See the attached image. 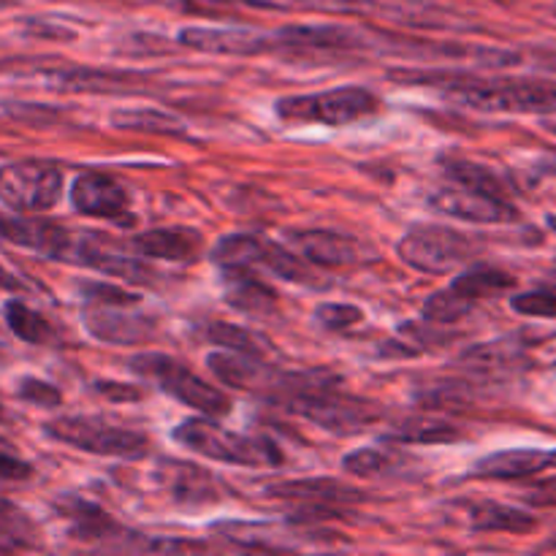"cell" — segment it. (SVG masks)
<instances>
[{"label": "cell", "instance_id": "obj_21", "mask_svg": "<svg viewBox=\"0 0 556 556\" xmlns=\"http://www.w3.org/2000/svg\"><path fill=\"white\" fill-rule=\"evenodd\" d=\"M556 465V451H538V448H516L500 451V454L483 456L472 476L476 478H494V481H516V478H530L538 472L548 470Z\"/></svg>", "mask_w": 556, "mask_h": 556}, {"label": "cell", "instance_id": "obj_7", "mask_svg": "<svg viewBox=\"0 0 556 556\" xmlns=\"http://www.w3.org/2000/svg\"><path fill=\"white\" fill-rule=\"evenodd\" d=\"M63 193V172L54 163L14 161L0 166V201L14 212H47Z\"/></svg>", "mask_w": 556, "mask_h": 556}, {"label": "cell", "instance_id": "obj_41", "mask_svg": "<svg viewBox=\"0 0 556 556\" xmlns=\"http://www.w3.org/2000/svg\"><path fill=\"white\" fill-rule=\"evenodd\" d=\"M22 288H25V282H22L14 271H9L0 264V291H22Z\"/></svg>", "mask_w": 556, "mask_h": 556}, {"label": "cell", "instance_id": "obj_37", "mask_svg": "<svg viewBox=\"0 0 556 556\" xmlns=\"http://www.w3.org/2000/svg\"><path fill=\"white\" fill-rule=\"evenodd\" d=\"M16 396L38 407H58L63 402L60 389H54L52 383H43L38 378H22L20 386H16Z\"/></svg>", "mask_w": 556, "mask_h": 556}, {"label": "cell", "instance_id": "obj_17", "mask_svg": "<svg viewBox=\"0 0 556 556\" xmlns=\"http://www.w3.org/2000/svg\"><path fill=\"white\" fill-rule=\"evenodd\" d=\"M58 514L68 521L74 538H81V541L106 543V546H112L114 541H119V546H125V543L130 546V541H139V535L125 532L123 527L114 525L112 516L103 508H98L96 503H90V500L68 494V497H63L58 503Z\"/></svg>", "mask_w": 556, "mask_h": 556}, {"label": "cell", "instance_id": "obj_40", "mask_svg": "<svg viewBox=\"0 0 556 556\" xmlns=\"http://www.w3.org/2000/svg\"><path fill=\"white\" fill-rule=\"evenodd\" d=\"M288 3L304 5V9H318V11H358L367 9L372 0H288Z\"/></svg>", "mask_w": 556, "mask_h": 556}, {"label": "cell", "instance_id": "obj_38", "mask_svg": "<svg viewBox=\"0 0 556 556\" xmlns=\"http://www.w3.org/2000/svg\"><path fill=\"white\" fill-rule=\"evenodd\" d=\"M30 476V462L22 459L16 451H11V445H5L3 440H0V481H27Z\"/></svg>", "mask_w": 556, "mask_h": 556}, {"label": "cell", "instance_id": "obj_27", "mask_svg": "<svg viewBox=\"0 0 556 556\" xmlns=\"http://www.w3.org/2000/svg\"><path fill=\"white\" fill-rule=\"evenodd\" d=\"M3 315H5V326H9L22 342H30V345H52V342L58 340L54 326L49 324L43 315H38L36 309L27 307L25 302H20V299L5 302Z\"/></svg>", "mask_w": 556, "mask_h": 556}, {"label": "cell", "instance_id": "obj_36", "mask_svg": "<svg viewBox=\"0 0 556 556\" xmlns=\"http://www.w3.org/2000/svg\"><path fill=\"white\" fill-rule=\"evenodd\" d=\"M315 318H318V324L326 326V329L342 331L356 326L364 315L362 309L353 307V304H320V307L315 309Z\"/></svg>", "mask_w": 556, "mask_h": 556}, {"label": "cell", "instance_id": "obj_44", "mask_svg": "<svg viewBox=\"0 0 556 556\" xmlns=\"http://www.w3.org/2000/svg\"><path fill=\"white\" fill-rule=\"evenodd\" d=\"M546 128L552 130V134H556V123H546Z\"/></svg>", "mask_w": 556, "mask_h": 556}, {"label": "cell", "instance_id": "obj_28", "mask_svg": "<svg viewBox=\"0 0 556 556\" xmlns=\"http://www.w3.org/2000/svg\"><path fill=\"white\" fill-rule=\"evenodd\" d=\"M114 128L139 130V134H161V136H182L185 125L177 117L157 109H114L112 112Z\"/></svg>", "mask_w": 556, "mask_h": 556}, {"label": "cell", "instance_id": "obj_8", "mask_svg": "<svg viewBox=\"0 0 556 556\" xmlns=\"http://www.w3.org/2000/svg\"><path fill=\"white\" fill-rule=\"evenodd\" d=\"M472 242L465 233L443 226H413L396 244L407 266L427 275H445L472 255Z\"/></svg>", "mask_w": 556, "mask_h": 556}, {"label": "cell", "instance_id": "obj_34", "mask_svg": "<svg viewBox=\"0 0 556 556\" xmlns=\"http://www.w3.org/2000/svg\"><path fill=\"white\" fill-rule=\"evenodd\" d=\"M470 309V304L462 302L456 293H451L448 288H445V291L432 293V296L427 299V304H424V318H427L429 324H454V320L465 318Z\"/></svg>", "mask_w": 556, "mask_h": 556}, {"label": "cell", "instance_id": "obj_5", "mask_svg": "<svg viewBox=\"0 0 556 556\" xmlns=\"http://www.w3.org/2000/svg\"><path fill=\"white\" fill-rule=\"evenodd\" d=\"M380 109V98L367 87H334V90L291 96L277 101V117L286 123L351 125Z\"/></svg>", "mask_w": 556, "mask_h": 556}, {"label": "cell", "instance_id": "obj_11", "mask_svg": "<svg viewBox=\"0 0 556 556\" xmlns=\"http://www.w3.org/2000/svg\"><path fill=\"white\" fill-rule=\"evenodd\" d=\"M0 239L16 248L33 250L52 261H65L71 264L76 242L79 239L63 228L60 223L41 220V217H5L0 215Z\"/></svg>", "mask_w": 556, "mask_h": 556}, {"label": "cell", "instance_id": "obj_24", "mask_svg": "<svg viewBox=\"0 0 556 556\" xmlns=\"http://www.w3.org/2000/svg\"><path fill=\"white\" fill-rule=\"evenodd\" d=\"M510 288H516L514 275L497 269V266L476 264L470 266V269L462 271V275H456L454 280H451L448 291L456 293L462 302H467L472 307V304L481 302V299L500 296V293L510 291Z\"/></svg>", "mask_w": 556, "mask_h": 556}, {"label": "cell", "instance_id": "obj_3", "mask_svg": "<svg viewBox=\"0 0 556 556\" xmlns=\"http://www.w3.org/2000/svg\"><path fill=\"white\" fill-rule=\"evenodd\" d=\"M128 367L130 372L152 380L168 396L193 407V410L204 413V416L223 418L231 413V400L220 389H215V386L201 380L195 372H190L188 367H182L177 358L163 356V353H141V356L130 358Z\"/></svg>", "mask_w": 556, "mask_h": 556}, {"label": "cell", "instance_id": "obj_12", "mask_svg": "<svg viewBox=\"0 0 556 556\" xmlns=\"http://www.w3.org/2000/svg\"><path fill=\"white\" fill-rule=\"evenodd\" d=\"M206 364H210V369L215 372V378L228 383L231 389L269 396V400H275V396L280 394L282 380H286V372L261 362V356H248V353H212V356L206 358Z\"/></svg>", "mask_w": 556, "mask_h": 556}, {"label": "cell", "instance_id": "obj_32", "mask_svg": "<svg viewBox=\"0 0 556 556\" xmlns=\"http://www.w3.org/2000/svg\"><path fill=\"white\" fill-rule=\"evenodd\" d=\"M400 465V456H396L394 451L386 448H358L342 459V470L358 478H380Z\"/></svg>", "mask_w": 556, "mask_h": 556}, {"label": "cell", "instance_id": "obj_23", "mask_svg": "<svg viewBox=\"0 0 556 556\" xmlns=\"http://www.w3.org/2000/svg\"><path fill=\"white\" fill-rule=\"evenodd\" d=\"M49 85L65 92H109L128 90L134 87L139 74H123V71H96V68H49Z\"/></svg>", "mask_w": 556, "mask_h": 556}, {"label": "cell", "instance_id": "obj_9", "mask_svg": "<svg viewBox=\"0 0 556 556\" xmlns=\"http://www.w3.org/2000/svg\"><path fill=\"white\" fill-rule=\"evenodd\" d=\"M139 302H98L85 299L81 320L96 340L112 345H136L155 334L157 324L150 315L139 313Z\"/></svg>", "mask_w": 556, "mask_h": 556}, {"label": "cell", "instance_id": "obj_45", "mask_svg": "<svg viewBox=\"0 0 556 556\" xmlns=\"http://www.w3.org/2000/svg\"><path fill=\"white\" fill-rule=\"evenodd\" d=\"M9 68V63H5V60H0V71H5Z\"/></svg>", "mask_w": 556, "mask_h": 556}, {"label": "cell", "instance_id": "obj_10", "mask_svg": "<svg viewBox=\"0 0 556 556\" xmlns=\"http://www.w3.org/2000/svg\"><path fill=\"white\" fill-rule=\"evenodd\" d=\"M429 204L440 215L456 217L465 223H481V226H494V223H514L519 220V210L503 195L481 193V190L465 188H440L429 195Z\"/></svg>", "mask_w": 556, "mask_h": 556}, {"label": "cell", "instance_id": "obj_43", "mask_svg": "<svg viewBox=\"0 0 556 556\" xmlns=\"http://www.w3.org/2000/svg\"><path fill=\"white\" fill-rule=\"evenodd\" d=\"M14 3V0H0V9H5V5H11Z\"/></svg>", "mask_w": 556, "mask_h": 556}, {"label": "cell", "instance_id": "obj_19", "mask_svg": "<svg viewBox=\"0 0 556 556\" xmlns=\"http://www.w3.org/2000/svg\"><path fill=\"white\" fill-rule=\"evenodd\" d=\"M275 52H348L362 38L340 25H286L271 33Z\"/></svg>", "mask_w": 556, "mask_h": 556}, {"label": "cell", "instance_id": "obj_6", "mask_svg": "<svg viewBox=\"0 0 556 556\" xmlns=\"http://www.w3.org/2000/svg\"><path fill=\"white\" fill-rule=\"evenodd\" d=\"M43 432L58 443L71 445L76 451L96 456H112V459H141L147 456V438L134 429L114 427V424L103 421V418H87V416H68L49 421Z\"/></svg>", "mask_w": 556, "mask_h": 556}, {"label": "cell", "instance_id": "obj_2", "mask_svg": "<svg viewBox=\"0 0 556 556\" xmlns=\"http://www.w3.org/2000/svg\"><path fill=\"white\" fill-rule=\"evenodd\" d=\"M174 440L193 454L223 462V465L275 467L282 462L280 448L269 438H248V434L228 432L210 416L182 421L174 429Z\"/></svg>", "mask_w": 556, "mask_h": 556}, {"label": "cell", "instance_id": "obj_31", "mask_svg": "<svg viewBox=\"0 0 556 556\" xmlns=\"http://www.w3.org/2000/svg\"><path fill=\"white\" fill-rule=\"evenodd\" d=\"M204 337L210 342H215V345H223L226 351L248 353V356H264L266 348H269L264 342V337L233 324H210L204 329Z\"/></svg>", "mask_w": 556, "mask_h": 556}, {"label": "cell", "instance_id": "obj_18", "mask_svg": "<svg viewBox=\"0 0 556 556\" xmlns=\"http://www.w3.org/2000/svg\"><path fill=\"white\" fill-rule=\"evenodd\" d=\"M71 264L87 266V269H96L101 275L117 277V280L134 282V286H147V282H155V269L144 264V261L134 258V255L117 253V250H109L106 244L98 242L96 237H81L76 242L74 255H71Z\"/></svg>", "mask_w": 556, "mask_h": 556}, {"label": "cell", "instance_id": "obj_30", "mask_svg": "<svg viewBox=\"0 0 556 556\" xmlns=\"http://www.w3.org/2000/svg\"><path fill=\"white\" fill-rule=\"evenodd\" d=\"M38 543V530L30 521V516L14 503L0 500V546L14 548H33Z\"/></svg>", "mask_w": 556, "mask_h": 556}, {"label": "cell", "instance_id": "obj_1", "mask_svg": "<svg viewBox=\"0 0 556 556\" xmlns=\"http://www.w3.org/2000/svg\"><path fill=\"white\" fill-rule=\"evenodd\" d=\"M424 74L418 81H432L445 90L451 101L462 103L476 112L497 114H538V117H556V85L552 81H527V79H481V76H456V74Z\"/></svg>", "mask_w": 556, "mask_h": 556}, {"label": "cell", "instance_id": "obj_33", "mask_svg": "<svg viewBox=\"0 0 556 556\" xmlns=\"http://www.w3.org/2000/svg\"><path fill=\"white\" fill-rule=\"evenodd\" d=\"M462 434L456 432L451 424L443 421H407L400 429L389 434L391 443H451V440H459Z\"/></svg>", "mask_w": 556, "mask_h": 556}, {"label": "cell", "instance_id": "obj_39", "mask_svg": "<svg viewBox=\"0 0 556 556\" xmlns=\"http://www.w3.org/2000/svg\"><path fill=\"white\" fill-rule=\"evenodd\" d=\"M92 391H98L101 396L114 402H136L141 400V391L136 386H125V383H114V380H96L92 383Z\"/></svg>", "mask_w": 556, "mask_h": 556}, {"label": "cell", "instance_id": "obj_4", "mask_svg": "<svg viewBox=\"0 0 556 556\" xmlns=\"http://www.w3.org/2000/svg\"><path fill=\"white\" fill-rule=\"evenodd\" d=\"M212 261L217 266H248V269H266L275 277L302 286H318L309 261L293 255L261 233H228L212 250Z\"/></svg>", "mask_w": 556, "mask_h": 556}, {"label": "cell", "instance_id": "obj_35", "mask_svg": "<svg viewBox=\"0 0 556 556\" xmlns=\"http://www.w3.org/2000/svg\"><path fill=\"white\" fill-rule=\"evenodd\" d=\"M510 307L521 315H532V318H556V288L546 286L519 293L510 299Z\"/></svg>", "mask_w": 556, "mask_h": 556}, {"label": "cell", "instance_id": "obj_13", "mask_svg": "<svg viewBox=\"0 0 556 556\" xmlns=\"http://www.w3.org/2000/svg\"><path fill=\"white\" fill-rule=\"evenodd\" d=\"M182 47L195 49V52L210 54H231V58H255V54L275 52L271 33L248 30V27H182L177 36Z\"/></svg>", "mask_w": 556, "mask_h": 556}, {"label": "cell", "instance_id": "obj_22", "mask_svg": "<svg viewBox=\"0 0 556 556\" xmlns=\"http://www.w3.org/2000/svg\"><path fill=\"white\" fill-rule=\"evenodd\" d=\"M134 248L150 258L174 261V264H190L201 255L204 239L193 228H155L134 239Z\"/></svg>", "mask_w": 556, "mask_h": 556}, {"label": "cell", "instance_id": "obj_26", "mask_svg": "<svg viewBox=\"0 0 556 556\" xmlns=\"http://www.w3.org/2000/svg\"><path fill=\"white\" fill-rule=\"evenodd\" d=\"M275 497H291V500H307L315 505H331V503H358L362 494L351 486H340L334 481H291L280 483V486L269 489Z\"/></svg>", "mask_w": 556, "mask_h": 556}, {"label": "cell", "instance_id": "obj_16", "mask_svg": "<svg viewBox=\"0 0 556 556\" xmlns=\"http://www.w3.org/2000/svg\"><path fill=\"white\" fill-rule=\"evenodd\" d=\"M155 481L179 505H206L220 500L217 478L190 462L161 459L155 467Z\"/></svg>", "mask_w": 556, "mask_h": 556}, {"label": "cell", "instance_id": "obj_14", "mask_svg": "<svg viewBox=\"0 0 556 556\" xmlns=\"http://www.w3.org/2000/svg\"><path fill=\"white\" fill-rule=\"evenodd\" d=\"M288 244L315 266H356L372 258V250L351 233L340 231H288Z\"/></svg>", "mask_w": 556, "mask_h": 556}, {"label": "cell", "instance_id": "obj_29", "mask_svg": "<svg viewBox=\"0 0 556 556\" xmlns=\"http://www.w3.org/2000/svg\"><path fill=\"white\" fill-rule=\"evenodd\" d=\"M443 174L454 185H465V188L481 190V193L503 195L505 199V182L492 172V168L481 166V163L462 161V157H443Z\"/></svg>", "mask_w": 556, "mask_h": 556}, {"label": "cell", "instance_id": "obj_20", "mask_svg": "<svg viewBox=\"0 0 556 556\" xmlns=\"http://www.w3.org/2000/svg\"><path fill=\"white\" fill-rule=\"evenodd\" d=\"M220 271L223 282H226V302L233 309L258 315V318L277 313V293L264 280L255 277V269H248V266H220Z\"/></svg>", "mask_w": 556, "mask_h": 556}, {"label": "cell", "instance_id": "obj_15", "mask_svg": "<svg viewBox=\"0 0 556 556\" xmlns=\"http://www.w3.org/2000/svg\"><path fill=\"white\" fill-rule=\"evenodd\" d=\"M71 204L79 215L101 217V220H123L128 212L130 195L123 182L101 172H87L71 188Z\"/></svg>", "mask_w": 556, "mask_h": 556}, {"label": "cell", "instance_id": "obj_46", "mask_svg": "<svg viewBox=\"0 0 556 556\" xmlns=\"http://www.w3.org/2000/svg\"><path fill=\"white\" fill-rule=\"evenodd\" d=\"M0 418H3V407H0Z\"/></svg>", "mask_w": 556, "mask_h": 556}, {"label": "cell", "instance_id": "obj_25", "mask_svg": "<svg viewBox=\"0 0 556 556\" xmlns=\"http://www.w3.org/2000/svg\"><path fill=\"white\" fill-rule=\"evenodd\" d=\"M470 525L478 532H516V535H525V532L535 530L538 521L525 510L510 508V505L481 503L470 508Z\"/></svg>", "mask_w": 556, "mask_h": 556}, {"label": "cell", "instance_id": "obj_42", "mask_svg": "<svg viewBox=\"0 0 556 556\" xmlns=\"http://www.w3.org/2000/svg\"><path fill=\"white\" fill-rule=\"evenodd\" d=\"M548 226H552V228H554V231H556V215H552V217H548Z\"/></svg>", "mask_w": 556, "mask_h": 556}]
</instances>
